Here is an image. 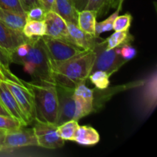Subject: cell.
<instances>
[{"label": "cell", "mask_w": 157, "mask_h": 157, "mask_svg": "<svg viewBox=\"0 0 157 157\" xmlns=\"http://www.w3.org/2000/svg\"><path fill=\"white\" fill-rule=\"evenodd\" d=\"M94 60V52L87 50L62 62L51 61L54 84L75 89L79 84L85 83L91 73Z\"/></svg>", "instance_id": "6da1fadb"}, {"label": "cell", "mask_w": 157, "mask_h": 157, "mask_svg": "<svg viewBox=\"0 0 157 157\" xmlns=\"http://www.w3.org/2000/svg\"><path fill=\"white\" fill-rule=\"evenodd\" d=\"M32 95L35 106V121L57 125L58 118V99L56 85L52 83L21 80Z\"/></svg>", "instance_id": "7a4b0ae2"}, {"label": "cell", "mask_w": 157, "mask_h": 157, "mask_svg": "<svg viewBox=\"0 0 157 157\" xmlns=\"http://www.w3.org/2000/svg\"><path fill=\"white\" fill-rule=\"evenodd\" d=\"M26 73L31 75L33 81L54 84L52 76V61L41 37L29 39V50L27 55L18 61Z\"/></svg>", "instance_id": "3957f363"}, {"label": "cell", "mask_w": 157, "mask_h": 157, "mask_svg": "<svg viewBox=\"0 0 157 157\" xmlns=\"http://www.w3.org/2000/svg\"><path fill=\"white\" fill-rule=\"evenodd\" d=\"M95 60L92 67V72L95 71H104L112 75L117 71L124 64L127 62L123 59L117 49H108L107 48V39H98L94 47Z\"/></svg>", "instance_id": "277c9868"}, {"label": "cell", "mask_w": 157, "mask_h": 157, "mask_svg": "<svg viewBox=\"0 0 157 157\" xmlns=\"http://www.w3.org/2000/svg\"><path fill=\"white\" fill-rule=\"evenodd\" d=\"M41 39L52 62L67 61L86 51L67 41L52 38L47 35L41 37Z\"/></svg>", "instance_id": "5b68a950"}, {"label": "cell", "mask_w": 157, "mask_h": 157, "mask_svg": "<svg viewBox=\"0 0 157 157\" xmlns=\"http://www.w3.org/2000/svg\"><path fill=\"white\" fill-rule=\"evenodd\" d=\"M156 71L155 69L139 84V108L144 116L152 113L156 107Z\"/></svg>", "instance_id": "8992f818"}, {"label": "cell", "mask_w": 157, "mask_h": 157, "mask_svg": "<svg viewBox=\"0 0 157 157\" xmlns=\"http://www.w3.org/2000/svg\"><path fill=\"white\" fill-rule=\"evenodd\" d=\"M56 90L58 99V118L57 126L71 120L79 121L76 101L74 96L75 89L56 85Z\"/></svg>", "instance_id": "52a82bcc"}, {"label": "cell", "mask_w": 157, "mask_h": 157, "mask_svg": "<svg viewBox=\"0 0 157 157\" xmlns=\"http://www.w3.org/2000/svg\"><path fill=\"white\" fill-rule=\"evenodd\" d=\"M5 82L16 100L21 112L25 117L27 124L29 125L35 121V106L30 90L22 84V82H15L11 80H6Z\"/></svg>", "instance_id": "ba28073f"}, {"label": "cell", "mask_w": 157, "mask_h": 157, "mask_svg": "<svg viewBox=\"0 0 157 157\" xmlns=\"http://www.w3.org/2000/svg\"><path fill=\"white\" fill-rule=\"evenodd\" d=\"M34 146H38V143L33 128L26 129L22 127L5 132L1 151Z\"/></svg>", "instance_id": "9c48e42d"}, {"label": "cell", "mask_w": 157, "mask_h": 157, "mask_svg": "<svg viewBox=\"0 0 157 157\" xmlns=\"http://www.w3.org/2000/svg\"><path fill=\"white\" fill-rule=\"evenodd\" d=\"M33 130L38 147L48 150H55L64 146V140L58 135L57 125L35 121Z\"/></svg>", "instance_id": "30bf717a"}, {"label": "cell", "mask_w": 157, "mask_h": 157, "mask_svg": "<svg viewBox=\"0 0 157 157\" xmlns=\"http://www.w3.org/2000/svg\"><path fill=\"white\" fill-rule=\"evenodd\" d=\"M44 21L46 25L45 35L68 41L67 21L62 17L54 11H48L44 15Z\"/></svg>", "instance_id": "8fae6325"}, {"label": "cell", "mask_w": 157, "mask_h": 157, "mask_svg": "<svg viewBox=\"0 0 157 157\" xmlns=\"http://www.w3.org/2000/svg\"><path fill=\"white\" fill-rule=\"evenodd\" d=\"M0 103L12 117L21 122L24 127L28 126L24 114L5 81H0Z\"/></svg>", "instance_id": "7c38bea8"}, {"label": "cell", "mask_w": 157, "mask_h": 157, "mask_svg": "<svg viewBox=\"0 0 157 157\" xmlns=\"http://www.w3.org/2000/svg\"><path fill=\"white\" fill-rule=\"evenodd\" d=\"M68 30V41L84 50H93L99 37L88 35L79 29L78 25L67 21Z\"/></svg>", "instance_id": "4fadbf2b"}, {"label": "cell", "mask_w": 157, "mask_h": 157, "mask_svg": "<svg viewBox=\"0 0 157 157\" xmlns=\"http://www.w3.org/2000/svg\"><path fill=\"white\" fill-rule=\"evenodd\" d=\"M29 39L23 35L22 32L14 30L0 21V46L8 52H12Z\"/></svg>", "instance_id": "5bb4252c"}, {"label": "cell", "mask_w": 157, "mask_h": 157, "mask_svg": "<svg viewBox=\"0 0 157 157\" xmlns=\"http://www.w3.org/2000/svg\"><path fill=\"white\" fill-rule=\"evenodd\" d=\"M74 96L77 104L82 111L84 117L94 112V90L87 87L83 84L77 86L74 90Z\"/></svg>", "instance_id": "9a60e30c"}, {"label": "cell", "mask_w": 157, "mask_h": 157, "mask_svg": "<svg viewBox=\"0 0 157 157\" xmlns=\"http://www.w3.org/2000/svg\"><path fill=\"white\" fill-rule=\"evenodd\" d=\"M52 11L62 17L66 21L78 24L79 10L72 0H55Z\"/></svg>", "instance_id": "2e32d148"}, {"label": "cell", "mask_w": 157, "mask_h": 157, "mask_svg": "<svg viewBox=\"0 0 157 157\" xmlns=\"http://www.w3.org/2000/svg\"><path fill=\"white\" fill-rule=\"evenodd\" d=\"M98 12L94 10H83L78 12V26L81 30L92 36H96L95 27L97 23Z\"/></svg>", "instance_id": "e0dca14e"}, {"label": "cell", "mask_w": 157, "mask_h": 157, "mask_svg": "<svg viewBox=\"0 0 157 157\" xmlns=\"http://www.w3.org/2000/svg\"><path fill=\"white\" fill-rule=\"evenodd\" d=\"M74 141L82 146H94L100 141V135L93 127L79 126Z\"/></svg>", "instance_id": "ac0fdd59"}, {"label": "cell", "mask_w": 157, "mask_h": 157, "mask_svg": "<svg viewBox=\"0 0 157 157\" xmlns=\"http://www.w3.org/2000/svg\"><path fill=\"white\" fill-rule=\"evenodd\" d=\"M0 21L14 30L22 32L26 22V15H21L0 8Z\"/></svg>", "instance_id": "d6986e66"}, {"label": "cell", "mask_w": 157, "mask_h": 157, "mask_svg": "<svg viewBox=\"0 0 157 157\" xmlns=\"http://www.w3.org/2000/svg\"><path fill=\"white\" fill-rule=\"evenodd\" d=\"M22 33L26 38H38L46 35V25L44 21L27 20L22 29Z\"/></svg>", "instance_id": "ffe728a7"}, {"label": "cell", "mask_w": 157, "mask_h": 157, "mask_svg": "<svg viewBox=\"0 0 157 157\" xmlns=\"http://www.w3.org/2000/svg\"><path fill=\"white\" fill-rule=\"evenodd\" d=\"M133 41V37L129 32V30L115 32L108 38H107V48L108 49H113L120 47L127 43Z\"/></svg>", "instance_id": "44dd1931"}, {"label": "cell", "mask_w": 157, "mask_h": 157, "mask_svg": "<svg viewBox=\"0 0 157 157\" xmlns=\"http://www.w3.org/2000/svg\"><path fill=\"white\" fill-rule=\"evenodd\" d=\"M78 127H79L78 121L71 120L57 126V132L61 139L64 140V141H74Z\"/></svg>", "instance_id": "7402d4cb"}, {"label": "cell", "mask_w": 157, "mask_h": 157, "mask_svg": "<svg viewBox=\"0 0 157 157\" xmlns=\"http://www.w3.org/2000/svg\"><path fill=\"white\" fill-rule=\"evenodd\" d=\"M110 76L107 72L98 70L90 73L88 78L98 90H106L110 85Z\"/></svg>", "instance_id": "603a6c76"}, {"label": "cell", "mask_w": 157, "mask_h": 157, "mask_svg": "<svg viewBox=\"0 0 157 157\" xmlns=\"http://www.w3.org/2000/svg\"><path fill=\"white\" fill-rule=\"evenodd\" d=\"M11 63H12V61H11L9 52H8L7 50L0 46V68L4 72L8 79L15 81V82L21 83V80L17 78L15 75H14L11 72L10 69H9V65H10Z\"/></svg>", "instance_id": "cb8c5ba5"}, {"label": "cell", "mask_w": 157, "mask_h": 157, "mask_svg": "<svg viewBox=\"0 0 157 157\" xmlns=\"http://www.w3.org/2000/svg\"><path fill=\"white\" fill-rule=\"evenodd\" d=\"M114 4H117L116 0H86L84 9L97 11L98 14L108 6H115Z\"/></svg>", "instance_id": "d4e9b609"}, {"label": "cell", "mask_w": 157, "mask_h": 157, "mask_svg": "<svg viewBox=\"0 0 157 157\" xmlns=\"http://www.w3.org/2000/svg\"><path fill=\"white\" fill-rule=\"evenodd\" d=\"M121 9H117L114 13L110 15L107 18H106L104 21H101V22L96 23V27H95V32H96V36L99 37V35L101 33L104 32H109V31L113 29V24L114 19L117 15H119V12Z\"/></svg>", "instance_id": "484cf974"}, {"label": "cell", "mask_w": 157, "mask_h": 157, "mask_svg": "<svg viewBox=\"0 0 157 157\" xmlns=\"http://www.w3.org/2000/svg\"><path fill=\"white\" fill-rule=\"evenodd\" d=\"M132 15L130 13H126L122 15H117L113 24V29L115 32L129 30L132 22Z\"/></svg>", "instance_id": "4316f807"}, {"label": "cell", "mask_w": 157, "mask_h": 157, "mask_svg": "<svg viewBox=\"0 0 157 157\" xmlns=\"http://www.w3.org/2000/svg\"><path fill=\"white\" fill-rule=\"evenodd\" d=\"M24 127L21 122L15 120L10 116L0 115V130L8 131V130H17L21 127Z\"/></svg>", "instance_id": "83f0119b"}, {"label": "cell", "mask_w": 157, "mask_h": 157, "mask_svg": "<svg viewBox=\"0 0 157 157\" xmlns=\"http://www.w3.org/2000/svg\"><path fill=\"white\" fill-rule=\"evenodd\" d=\"M0 8L21 15H26L20 0H0Z\"/></svg>", "instance_id": "f1b7e54d"}, {"label": "cell", "mask_w": 157, "mask_h": 157, "mask_svg": "<svg viewBox=\"0 0 157 157\" xmlns=\"http://www.w3.org/2000/svg\"><path fill=\"white\" fill-rule=\"evenodd\" d=\"M117 49L118 53L120 54L121 58L125 60L126 61H128L136 57V54H137L136 48H133L130 44V43L123 44V45L117 48Z\"/></svg>", "instance_id": "f546056e"}, {"label": "cell", "mask_w": 157, "mask_h": 157, "mask_svg": "<svg viewBox=\"0 0 157 157\" xmlns=\"http://www.w3.org/2000/svg\"><path fill=\"white\" fill-rule=\"evenodd\" d=\"M46 12L40 6H35L26 12V21L27 20H39L44 21Z\"/></svg>", "instance_id": "4dcf8cb0"}, {"label": "cell", "mask_w": 157, "mask_h": 157, "mask_svg": "<svg viewBox=\"0 0 157 157\" xmlns=\"http://www.w3.org/2000/svg\"><path fill=\"white\" fill-rule=\"evenodd\" d=\"M20 2L25 12L35 6H39L38 0H20Z\"/></svg>", "instance_id": "1f68e13d"}, {"label": "cell", "mask_w": 157, "mask_h": 157, "mask_svg": "<svg viewBox=\"0 0 157 157\" xmlns=\"http://www.w3.org/2000/svg\"><path fill=\"white\" fill-rule=\"evenodd\" d=\"M38 4L41 8L44 9L45 12L53 9L55 5V0H38Z\"/></svg>", "instance_id": "d6a6232c"}, {"label": "cell", "mask_w": 157, "mask_h": 157, "mask_svg": "<svg viewBox=\"0 0 157 157\" xmlns=\"http://www.w3.org/2000/svg\"><path fill=\"white\" fill-rule=\"evenodd\" d=\"M0 115H3V116H10L9 113L7 112V110L4 108L2 104L0 103ZM11 117V116H10Z\"/></svg>", "instance_id": "836d02e7"}, {"label": "cell", "mask_w": 157, "mask_h": 157, "mask_svg": "<svg viewBox=\"0 0 157 157\" xmlns=\"http://www.w3.org/2000/svg\"><path fill=\"white\" fill-rule=\"evenodd\" d=\"M72 1L75 3V5H76L78 10L81 9V6H82V3L84 2V0H72ZM85 2H86V0H85ZM84 6H85V5H84Z\"/></svg>", "instance_id": "e575fe53"}, {"label": "cell", "mask_w": 157, "mask_h": 157, "mask_svg": "<svg viewBox=\"0 0 157 157\" xmlns=\"http://www.w3.org/2000/svg\"><path fill=\"white\" fill-rule=\"evenodd\" d=\"M5 132L4 130H0V152H1V149H2V142H3V139H4V135H5Z\"/></svg>", "instance_id": "d590c367"}, {"label": "cell", "mask_w": 157, "mask_h": 157, "mask_svg": "<svg viewBox=\"0 0 157 157\" xmlns=\"http://www.w3.org/2000/svg\"><path fill=\"white\" fill-rule=\"evenodd\" d=\"M6 80L9 79H8V78L6 77V75H5L4 72L2 71V70L0 68V81H6Z\"/></svg>", "instance_id": "8d00e7d4"}, {"label": "cell", "mask_w": 157, "mask_h": 157, "mask_svg": "<svg viewBox=\"0 0 157 157\" xmlns=\"http://www.w3.org/2000/svg\"><path fill=\"white\" fill-rule=\"evenodd\" d=\"M124 0H118V7L117 9H121V7H122L123 2H124Z\"/></svg>", "instance_id": "74e56055"}, {"label": "cell", "mask_w": 157, "mask_h": 157, "mask_svg": "<svg viewBox=\"0 0 157 157\" xmlns=\"http://www.w3.org/2000/svg\"><path fill=\"white\" fill-rule=\"evenodd\" d=\"M117 1V5H118V0H116Z\"/></svg>", "instance_id": "f35d334b"}]
</instances>
